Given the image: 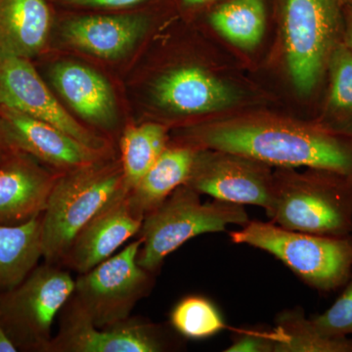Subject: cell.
I'll use <instances>...</instances> for the list:
<instances>
[{"instance_id": "6da1fadb", "label": "cell", "mask_w": 352, "mask_h": 352, "mask_svg": "<svg viewBox=\"0 0 352 352\" xmlns=\"http://www.w3.org/2000/svg\"><path fill=\"white\" fill-rule=\"evenodd\" d=\"M196 148L232 153L268 166L333 171L352 180V133L324 124L247 120L194 129Z\"/></svg>"}, {"instance_id": "7a4b0ae2", "label": "cell", "mask_w": 352, "mask_h": 352, "mask_svg": "<svg viewBox=\"0 0 352 352\" xmlns=\"http://www.w3.org/2000/svg\"><path fill=\"white\" fill-rule=\"evenodd\" d=\"M124 189L122 163L113 157L61 173L41 215L44 263L62 266L76 234Z\"/></svg>"}, {"instance_id": "3957f363", "label": "cell", "mask_w": 352, "mask_h": 352, "mask_svg": "<svg viewBox=\"0 0 352 352\" xmlns=\"http://www.w3.org/2000/svg\"><path fill=\"white\" fill-rule=\"evenodd\" d=\"M274 176L272 205L266 214L285 229L344 237L352 231V180L309 168L305 175L281 168Z\"/></svg>"}, {"instance_id": "277c9868", "label": "cell", "mask_w": 352, "mask_h": 352, "mask_svg": "<svg viewBox=\"0 0 352 352\" xmlns=\"http://www.w3.org/2000/svg\"><path fill=\"white\" fill-rule=\"evenodd\" d=\"M200 196L183 184L145 215L138 233L142 239L138 256L141 267L156 275L166 256L192 238L249 222L244 206L215 199L203 203Z\"/></svg>"}, {"instance_id": "5b68a950", "label": "cell", "mask_w": 352, "mask_h": 352, "mask_svg": "<svg viewBox=\"0 0 352 352\" xmlns=\"http://www.w3.org/2000/svg\"><path fill=\"white\" fill-rule=\"evenodd\" d=\"M235 244L270 252L312 288L330 292L346 284L352 273V237L288 230L273 223L249 221L233 231Z\"/></svg>"}, {"instance_id": "8992f818", "label": "cell", "mask_w": 352, "mask_h": 352, "mask_svg": "<svg viewBox=\"0 0 352 352\" xmlns=\"http://www.w3.org/2000/svg\"><path fill=\"white\" fill-rule=\"evenodd\" d=\"M64 268L38 264L17 286L0 293V320L18 351L50 352L53 322L75 289Z\"/></svg>"}, {"instance_id": "52a82bcc", "label": "cell", "mask_w": 352, "mask_h": 352, "mask_svg": "<svg viewBox=\"0 0 352 352\" xmlns=\"http://www.w3.org/2000/svg\"><path fill=\"white\" fill-rule=\"evenodd\" d=\"M346 0H284L285 43L289 75L303 94L327 76L331 55L342 41Z\"/></svg>"}, {"instance_id": "ba28073f", "label": "cell", "mask_w": 352, "mask_h": 352, "mask_svg": "<svg viewBox=\"0 0 352 352\" xmlns=\"http://www.w3.org/2000/svg\"><path fill=\"white\" fill-rule=\"evenodd\" d=\"M142 239L138 238L117 254L78 274L71 300L96 328L126 320L136 303L149 295L155 274L138 261Z\"/></svg>"}, {"instance_id": "9c48e42d", "label": "cell", "mask_w": 352, "mask_h": 352, "mask_svg": "<svg viewBox=\"0 0 352 352\" xmlns=\"http://www.w3.org/2000/svg\"><path fill=\"white\" fill-rule=\"evenodd\" d=\"M173 346L163 326L138 317L96 328L69 298L61 310L59 331L53 337L50 352H163Z\"/></svg>"}, {"instance_id": "30bf717a", "label": "cell", "mask_w": 352, "mask_h": 352, "mask_svg": "<svg viewBox=\"0 0 352 352\" xmlns=\"http://www.w3.org/2000/svg\"><path fill=\"white\" fill-rule=\"evenodd\" d=\"M198 148L184 185L215 200L258 206L268 212L272 205L274 176L268 164L250 157Z\"/></svg>"}, {"instance_id": "8fae6325", "label": "cell", "mask_w": 352, "mask_h": 352, "mask_svg": "<svg viewBox=\"0 0 352 352\" xmlns=\"http://www.w3.org/2000/svg\"><path fill=\"white\" fill-rule=\"evenodd\" d=\"M0 106L43 120L91 149L112 154L107 139L83 126L62 107L30 60L2 50Z\"/></svg>"}, {"instance_id": "7c38bea8", "label": "cell", "mask_w": 352, "mask_h": 352, "mask_svg": "<svg viewBox=\"0 0 352 352\" xmlns=\"http://www.w3.org/2000/svg\"><path fill=\"white\" fill-rule=\"evenodd\" d=\"M0 122L7 142L59 173L78 170L113 157L96 151L43 120L0 106Z\"/></svg>"}, {"instance_id": "4fadbf2b", "label": "cell", "mask_w": 352, "mask_h": 352, "mask_svg": "<svg viewBox=\"0 0 352 352\" xmlns=\"http://www.w3.org/2000/svg\"><path fill=\"white\" fill-rule=\"evenodd\" d=\"M143 219L122 190L76 234L62 266L78 274L92 270L138 235Z\"/></svg>"}, {"instance_id": "5bb4252c", "label": "cell", "mask_w": 352, "mask_h": 352, "mask_svg": "<svg viewBox=\"0 0 352 352\" xmlns=\"http://www.w3.org/2000/svg\"><path fill=\"white\" fill-rule=\"evenodd\" d=\"M61 173L15 150L0 163V224L16 226L43 214Z\"/></svg>"}, {"instance_id": "9a60e30c", "label": "cell", "mask_w": 352, "mask_h": 352, "mask_svg": "<svg viewBox=\"0 0 352 352\" xmlns=\"http://www.w3.org/2000/svg\"><path fill=\"white\" fill-rule=\"evenodd\" d=\"M148 27L139 13L92 14L71 17L65 22L63 36L78 50L102 59H119L134 47Z\"/></svg>"}, {"instance_id": "2e32d148", "label": "cell", "mask_w": 352, "mask_h": 352, "mask_svg": "<svg viewBox=\"0 0 352 352\" xmlns=\"http://www.w3.org/2000/svg\"><path fill=\"white\" fill-rule=\"evenodd\" d=\"M50 78L57 91L83 120L103 131L115 129V95L100 74L80 64L62 62L51 69Z\"/></svg>"}, {"instance_id": "e0dca14e", "label": "cell", "mask_w": 352, "mask_h": 352, "mask_svg": "<svg viewBox=\"0 0 352 352\" xmlns=\"http://www.w3.org/2000/svg\"><path fill=\"white\" fill-rule=\"evenodd\" d=\"M154 95L160 105L187 115L217 110L233 98L224 83L195 67L173 69L161 76Z\"/></svg>"}, {"instance_id": "ac0fdd59", "label": "cell", "mask_w": 352, "mask_h": 352, "mask_svg": "<svg viewBox=\"0 0 352 352\" xmlns=\"http://www.w3.org/2000/svg\"><path fill=\"white\" fill-rule=\"evenodd\" d=\"M50 0H0V50L31 60L50 34Z\"/></svg>"}, {"instance_id": "d6986e66", "label": "cell", "mask_w": 352, "mask_h": 352, "mask_svg": "<svg viewBox=\"0 0 352 352\" xmlns=\"http://www.w3.org/2000/svg\"><path fill=\"white\" fill-rule=\"evenodd\" d=\"M198 148L194 146L166 147L151 168L129 192L134 210L145 217L159 207L176 188L188 179Z\"/></svg>"}, {"instance_id": "ffe728a7", "label": "cell", "mask_w": 352, "mask_h": 352, "mask_svg": "<svg viewBox=\"0 0 352 352\" xmlns=\"http://www.w3.org/2000/svg\"><path fill=\"white\" fill-rule=\"evenodd\" d=\"M41 215L21 226L0 224V293L21 283L43 258Z\"/></svg>"}, {"instance_id": "44dd1931", "label": "cell", "mask_w": 352, "mask_h": 352, "mask_svg": "<svg viewBox=\"0 0 352 352\" xmlns=\"http://www.w3.org/2000/svg\"><path fill=\"white\" fill-rule=\"evenodd\" d=\"M166 129L157 124L131 126L120 139V163L124 189L131 192L166 149Z\"/></svg>"}, {"instance_id": "7402d4cb", "label": "cell", "mask_w": 352, "mask_h": 352, "mask_svg": "<svg viewBox=\"0 0 352 352\" xmlns=\"http://www.w3.org/2000/svg\"><path fill=\"white\" fill-rule=\"evenodd\" d=\"M217 32L241 48L254 47L265 31L263 0H230L215 9L210 17Z\"/></svg>"}, {"instance_id": "603a6c76", "label": "cell", "mask_w": 352, "mask_h": 352, "mask_svg": "<svg viewBox=\"0 0 352 352\" xmlns=\"http://www.w3.org/2000/svg\"><path fill=\"white\" fill-rule=\"evenodd\" d=\"M324 126L352 133V52L340 41L336 45L327 69Z\"/></svg>"}, {"instance_id": "cb8c5ba5", "label": "cell", "mask_w": 352, "mask_h": 352, "mask_svg": "<svg viewBox=\"0 0 352 352\" xmlns=\"http://www.w3.org/2000/svg\"><path fill=\"white\" fill-rule=\"evenodd\" d=\"M274 333L275 352H352L351 339L323 335L300 309L282 312Z\"/></svg>"}, {"instance_id": "d4e9b609", "label": "cell", "mask_w": 352, "mask_h": 352, "mask_svg": "<svg viewBox=\"0 0 352 352\" xmlns=\"http://www.w3.org/2000/svg\"><path fill=\"white\" fill-rule=\"evenodd\" d=\"M170 325L190 340H204L226 328L223 318L214 303L201 296H188L173 307Z\"/></svg>"}, {"instance_id": "484cf974", "label": "cell", "mask_w": 352, "mask_h": 352, "mask_svg": "<svg viewBox=\"0 0 352 352\" xmlns=\"http://www.w3.org/2000/svg\"><path fill=\"white\" fill-rule=\"evenodd\" d=\"M342 295L324 314L310 318L317 330L328 337L352 335V273Z\"/></svg>"}, {"instance_id": "4316f807", "label": "cell", "mask_w": 352, "mask_h": 352, "mask_svg": "<svg viewBox=\"0 0 352 352\" xmlns=\"http://www.w3.org/2000/svg\"><path fill=\"white\" fill-rule=\"evenodd\" d=\"M276 338L273 332H245L234 340L227 352H275Z\"/></svg>"}, {"instance_id": "83f0119b", "label": "cell", "mask_w": 352, "mask_h": 352, "mask_svg": "<svg viewBox=\"0 0 352 352\" xmlns=\"http://www.w3.org/2000/svg\"><path fill=\"white\" fill-rule=\"evenodd\" d=\"M61 6L80 7V8L105 9V10H122L142 6L149 0H50Z\"/></svg>"}, {"instance_id": "f1b7e54d", "label": "cell", "mask_w": 352, "mask_h": 352, "mask_svg": "<svg viewBox=\"0 0 352 352\" xmlns=\"http://www.w3.org/2000/svg\"><path fill=\"white\" fill-rule=\"evenodd\" d=\"M342 41L352 52V0H346L342 11Z\"/></svg>"}, {"instance_id": "f546056e", "label": "cell", "mask_w": 352, "mask_h": 352, "mask_svg": "<svg viewBox=\"0 0 352 352\" xmlns=\"http://www.w3.org/2000/svg\"><path fill=\"white\" fill-rule=\"evenodd\" d=\"M17 347L6 333L3 324L0 320V352H17Z\"/></svg>"}, {"instance_id": "4dcf8cb0", "label": "cell", "mask_w": 352, "mask_h": 352, "mask_svg": "<svg viewBox=\"0 0 352 352\" xmlns=\"http://www.w3.org/2000/svg\"><path fill=\"white\" fill-rule=\"evenodd\" d=\"M13 147H11L10 144L7 142L6 135L3 133V129H2L1 122H0V163L3 161L7 156L11 154L13 151H15Z\"/></svg>"}, {"instance_id": "1f68e13d", "label": "cell", "mask_w": 352, "mask_h": 352, "mask_svg": "<svg viewBox=\"0 0 352 352\" xmlns=\"http://www.w3.org/2000/svg\"><path fill=\"white\" fill-rule=\"evenodd\" d=\"M210 1H212V0H182L183 3L187 6H201V4H206Z\"/></svg>"}]
</instances>
